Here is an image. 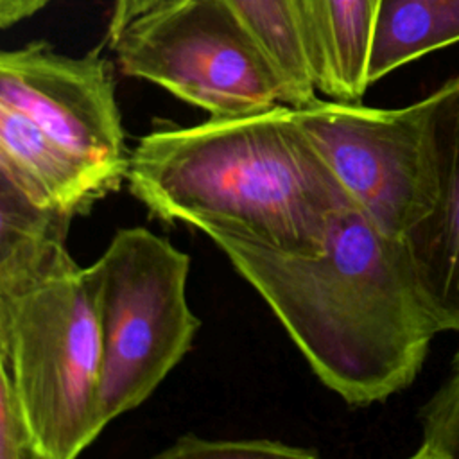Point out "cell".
I'll list each match as a JSON object with an SVG mask.
<instances>
[{
    "mask_svg": "<svg viewBox=\"0 0 459 459\" xmlns=\"http://www.w3.org/2000/svg\"><path fill=\"white\" fill-rule=\"evenodd\" d=\"M262 296L314 375L348 405L412 384L437 333L402 244L353 201L316 253L213 240Z\"/></svg>",
    "mask_w": 459,
    "mask_h": 459,
    "instance_id": "1",
    "label": "cell"
},
{
    "mask_svg": "<svg viewBox=\"0 0 459 459\" xmlns=\"http://www.w3.org/2000/svg\"><path fill=\"white\" fill-rule=\"evenodd\" d=\"M126 181L163 222L290 253L319 251L353 203L289 104L151 131Z\"/></svg>",
    "mask_w": 459,
    "mask_h": 459,
    "instance_id": "2",
    "label": "cell"
},
{
    "mask_svg": "<svg viewBox=\"0 0 459 459\" xmlns=\"http://www.w3.org/2000/svg\"><path fill=\"white\" fill-rule=\"evenodd\" d=\"M0 368L39 459H74L100 436L102 333L88 269L72 260L0 292Z\"/></svg>",
    "mask_w": 459,
    "mask_h": 459,
    "instance_id": "3",
    "label": "cell"
},
{
    "mask_svg": "<svg viewBox=\"0 0 459 459\" xmlns=\"http://www.w3.org/2000/svg\"><path fill=\"white\" fill-rule=\"evenodd\" d=\"M102 333L100 416L142 405L192 348L201 326L186 299L190 256L147 228H120L86 267Z\"/></svg>",
    "mask_w": 459,
    "mask_h": 459,
    "instance_id": "4",
    "label": "cell"
},
{
    "mask_svg": "<svg viewBox=\"0 0 459 459\" xmlns=\"http://www.w3.org/2000/svg\"><path fill=\"white\" fill-rule=\"evenodd\" d=\"M124 75L158 84L210 117L285 104L271 61L221 0H165L111 45Z\"/></svg>",
    "mask_w": 459,
    "mask_h": 459,
    "instance_id": "5",
    "label": "cell"
},
{
    "mask_svg": "<svg viewBox=\"0 0 459 459\" xmlns=\"http://www.w3.org/2000/svg\"><path fill=\"white\" fill-rule=\"evenodd\" d=\"M296 117L335 176L394 240L418 226L434 204V174L420 100L378 109L317 99Z\"/></svg>",
    "mask_w": 459,
    "mask_h": 459,
    "instance_id": "6",
    "label": "cell"
},
{
    "mask_svg": "<svg viewBox=\"0 0 459 459\" xmlns=\"http://www.w3.org/2000/svg\"><path fill=\"white\" fill-rule=\"evenodd\" d=\"M0 104L50 136L127 178L126 145L111 63L95 47L72 57L43 39L0 54Z\"/></svg>",
    "mask_w": 459,
    "mask_h": 459,
    "instance_id": "7",
    "label": "cell"
},
{
    "mask_svg": "<svg viewBox=\"0 0 459 459\" xmlns=\"http://www.w3.org/2000/svg\"><path fill=\"white\" fill-rule=\"evenodd\" d=\"M434 174V204L402 240L436 332H459V75L420 100Z\"/></svg>",
    "mask_w": 459,
    "mask_h": 459,
    "instance_id": "8",
    "label": "cell"
},
{
    "mask_svg": "<svg viewBox=\"0 0 459 459\" xmlns=\"http://www.w3.org/2000/svg\"><path fill=\"white\" fill-rule=\"evenodd\" d=\"M0 178L30 203L82 217L126 176L61 143L22 111L0 104Z\"/></svg>",
    "mask_w": 459,
    "mask_h": 459,
    "instance_id": "9",
    "label": "cell"
},
{
    "mask_svg": "<svg viewBox=\"0 0 459 459\" xmlns=\"http://www.w3.org/2000/svg\"><path fill=\"white\" fill-rule=\"evenodd\" d=\"M384 0H314L307 23L317 91L341 102H360Z\"/></svg>",
    "mask_w": 459,
    "mask_h": 459,
    "instance_id": "10",
    "label": "cell"
},
{
    "mask_svg": "<svg viewBox=\"0 0 459 459\" xmlns=\"http://www.w3.org/2000/svg\"><path fill=\"white\" fill-rule=\"evenodd\" d=\"M74 217L30 203L0 178V292L20 289L72 262Z\"/></svg>",
    "mask_w": 459,
    "mask_h": 459,
    "instance_id": "11",
    "label": "cell"
},
{
    "mask_svg": "<svg viewBox=\"0 0 459 459\" xmlns=\"http://www.w3.org/2000/svg\"><path fill=\"white\" fill-rule=\"evenodd\" d=\"M459 41V0H384L369 63V86L396 68Z\"/></svg>",
    "mask_w": 459,
    "mask_h": 459,
    "instance_id": "12",
    "label": "cell"
},
{
    "mask_svg": "<svg viewBox=\"0 0 459 459\" xmlns=\"http://www.w3.org/2000/svg\"><path fill=\"white\" fill-rule=\"evenodd\" d=\"M260 45L285 88V104L316 102L312 70L299 0H221Z\"/></svg>",
    "mask_w": 459,
    "mask_h": 459,
    "instance_id": "13",
    "label": "cell"
},
{
    "mask_svg": "<svg viewBox=\"0 0 459 459\" xmlns=\"http://www.w3.org/2000/svg\"><path fill=\"white\" fill-rule=\"evenodd\" d=\"M414 459H459V351L436 393L420 411Z\"/></svg>",
    "mask_w": 459,
    "mask_h": 459,
    "instance_id": "14",
    "label": "cell"
},
{
    "mask_svg": "<svg viewBox=\"0 0 459 459\" xmlns=\"http://www.w3.org/2000/svg\"><path fill=\"white\" fill-rule=\"evenodd\" d=\"M156 457L160 459H314L317 452L276 439H208L195 434H183Z\"/></svg>",
    "mask_w": 459,
    "mask_h": 459,
    "instance_id": "15",
    "label": "cell"
},
{
    "mask_svg": "<svg viewBox=\"0 0 459 459\" xmlns=\"http://www.w3.org/2000/svg\"><path fill=\"white\" fill-rule=\"evenodd\" d=\"M0 459H39L20 396L0 368Z\"/></svg>",
    "mask_w": 459,
    "mask_h": 459,
    "instance_id": "16",
    "label": "cell"
},
{
    "mask_svg": "<svg viewBox=\"0 0 459 459\" xmlns=\"http://www.w3.org/2000/svg\"><path fill=\"white\" fill-rule=\"evenodd\" d=\"M165 0H113L108 30H106V41L109 47L117 41V38L122 34V30L140 14L147 13L149 9L156 7Z\"/></svg>",
    "mask_w": 459,
    "mask_h": 459,
    "instance_id": "17",
    "label": "cell"
},
{
    "mask_svg": "<svg viewBox=\"0 0 459 459\" xmlns=\"http://www.w3.org/2000/svg\"><path fill=\"white\" fill-rule=\"evenodd\" d=\"M48 4L50 0H0V27L9 29L34 16Z\"/></svg>",
    "mask_w": 459,
    "mask_h": 459,
    "instance_id": "18",
    "label": "cell"
}]
</instances>
